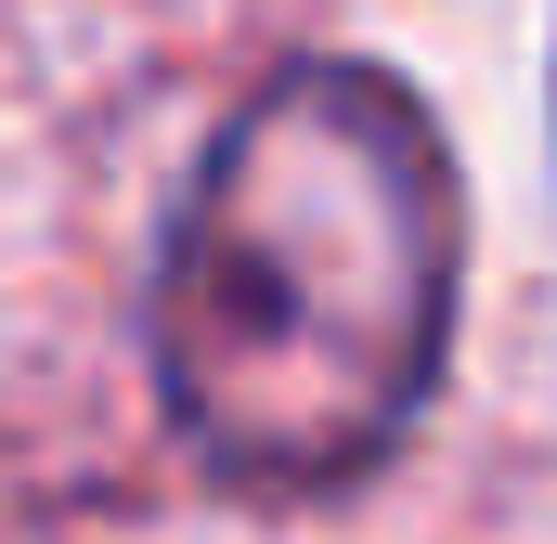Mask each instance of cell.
<instances>
[{"label":"cell","instance_id":"obj_1","mask_svg":"<svg viewBox=\"0 0 557 544\" xmlns=\"http://www.w3.org/2000/svg\"><path fill=\"white\" fill-rule=\"evenodd\" d=\"M467 195L389 65L298 52L195 156L156 247V403L234 493L363 480L441 390Z\"/></svg>","mask_w":557,"mask_h":544}]
</instances>
